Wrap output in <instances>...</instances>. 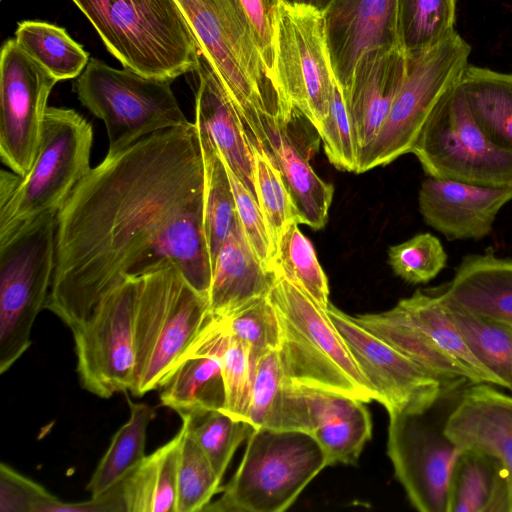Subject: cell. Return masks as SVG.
<instances>
[{
    "label": "cell",
    "instance_id": "6",
    "mask_svg": "<svg viewBox=\"0 0 512 512\" xmlns=\"http://www.w3.org/2000/svg\"><path fill=\"white\" fill-rule=\"evenodd\" d=\"M209 317L208 298L176 267L139 276L129 392L141 397L160 388Z\"/></svg>",
    "mask_w": 512,
    "mask_h": 512
},
{
    "label": "cell",
    "instance_id": "31",
    "mask_svg": "<svg viewBox=\"0 0 512 512\" xmlns=\"http://www.w3.org/2000/svg\"><path fill=\"white\" fill-rule=\"evenodd\" d=\"M289 126L282 129L274 149L275 162L294 204L299 224L323 228L328 219L334 188L321 179L292 141Z\"/></svg>",
    "mask_w": 512,
    "mask_h": 512
},
{
    "label": "cell",
    "instance_id": "42",
    "mask_svg": "<svg viewBox=\"0 0 512 512\" xmlns=\"http://www.w3.org/2000/svg\"><path fill=\"white\" fill-rule=\"evenodd\" d=\"M223 319L230 333L248 349L252 375L258 359L279 347V325L267 296L257 298Z\"/></svg>",
    "mask_w": 512,
    "mask_h": 512
},
{
    "label": "cell",
    "instance_id": "46",
    "mask_svg": "<svg viewBox=\"0 0 512 512\" xmlns=\"http://www.w3.org/2000/svg\"><path fill=\"white\" fill-rule=\"evenodd\" d=\"M56 498L42 485L10 465L3 462L0 464L1 512H45Z\"/></svg>",
    "mask_w": 512,
    "mask_h": 512
},
{
    "label": "cell",
    "instance_id": "26",
    "mask_svg": "<svg viewBox=\"0 0 512 512\" xmlns=\"http://www.w3.org/2000/svg\"><path fill=\"white\" fill-rule=\"evenodd\" d=\"M162 405L183 417L224 410L225 385L219 357L196 338L160 387Z\"/></svg>",
    "mask_w": 512,
    "mask_h": 512
},
{
    "label": "cell",
    "instance_id": "45",
    "mask_svg": "<svg viewBox=\"0 0 512 512\" xmlns=\"http://www.w3.org/2000/svg\"><path fill=\"white\" fill-rule=\"evenodd\" d=\"M227 171L235 197L238 219L244 234L261 264L271 272L273 248L259 203L228 167Z\"/></svg>",
    "mask_w": 512,
    "mask_h": 512
},
{
    "label": "cell",
    "instance_id": "4",
    "mask_svg": "<svg viewBox=\"0 0 512 512\" xmlns=\"http://www.w3.org/2000/svg\"><path fill=\"white\" fill-rule=\"evenodd\" d=\"M123 68L173 81L195 72L199 48L175 0H72Z\"/></svg>",
    "mask_w": 512,
    "mask_h": 512
},
{
    "label": "cell",
    "instance_id": "28",
    "mask_svg": "<svg viewBox=\"0 0 512 512\" xmlns=\"http://www.w3.org/2000/svg\"><path fill=\"white\" fill-rule=\"evenodd\" d=\"M183 428L120 484L124 512H176L177 469Z\"/></svg>",
    "mask_w": 512,
    "mask_h": 512
},
{
    "label": "cell",
    "instance_id": "18",
    "mask_svg": "<svg viewBox=\"0 0 512 512\" xmlns=\"http://www.w3.org/2000/svg\"><path fill=\"white\" fill-rule=\"evenodd\" d=\"M322 15L330 67L342 95L365 53L400 48L397 0H332Z\"/></svg>",
    "mask_w": 512,
    "mask_h": 512
},
{
    "label": "cell",
    "instance_id": "22",
    "mask_svg": "<svg viewBox=\"0 0 512 512\" xmlns=\"http://www.w3.org/2000/svg\"><path fill=\"white\" fill-rule=\"evenodd\" d=\"M195 124L208 135L231 172L256 197L255 163L244 125L210 65L199 54Z\"/></svg>",
    "mask_w": 512,
    "mask_h": 512
},
{
    "label": "cell",
    "instance_id": "47",
    "mask_svg": "<svg viewBox=\"0 0 512 512\" xmlns=\"http://www.w3.org/2000/svg\"><path fill=\"white\" fill-rule=\"evenodd\" d=\"M235 2L250 26L269 72L276 80L275 29L281 0H235Z\"/></svg>",
    "mask_w": 512,
    "mask_h": 512
},
{
    "label": "cell",
    "instance_id": "3",
    "mask_svg": "<svg viewBox=\"0 0 512 512\" xmlns=\"http://www.w3.org/2000/svg\"><path fill=\"white\" fill-rule=\"evenodd\" d=\"M268 298L278 320V351L291 385L378 402L375 388L361 372L327 309L278 275H274Z\"/></svg>",
    "mask_w": 512,
    "mask_h": 512
},
{
    "label": "cell",
    "instance_id": "39",
    "mask_svg": "<svg viewBox=\"0 0 512 512\" xmlns=\"http://www.w3.org/2000/svg\"><path fill=\"white\" fill-rule=\"evenodd\" d=\"M181 419L183 437L177 469L176 512H199L220 493L222 479L192 435L188 419Z\"/></svg>",
    "mask_w": 512,
    "mask_h": 512
},
{
    "label": "cell",
    "instance_id": "7",
    "mask_svg": "<svg viewBox=\"0 0 512 512\" xmlns=\"http://www.w3.org/2000/svg\"><path fill=\"white\" fill-rule=\"evenodd\" d=\"M327 466L324 451L310 434L255 428L237 470L221 486V496L203 511H285Z\"/></svg>",
    "mask_w": 512,
    "mask_h": 512
},
{
    "label": "cell",
    "instance_id": "27",
    "mask_svg": "<svg viewBox=\"0 0 512 512\" xmlns=\"http://www.w3.org/2000/svg\"><path fill=\"white\" fill-rule=\"evenodd\" d=\"M246 421L254 429L309 432L303 394L287 381L278 349L261 356L255 365Z\"/></svg>",
    "mask_w": 512,
    "mask_h": 512
},
{
    "label": "cell",
    "instance_id": "40",
    "mask_svg": "<svg viewBox=\"0 0 512 512\" xmlns=\"http://www.w3.org/2000/svg\"><path fill=\"white\" fill-rule=\"evenodd\" d=\"M188 419L195 440L208 457L220 479L239 445L249 438L254 427L222 410H212Z\"/></svg>",
    "mask_w": 512,
    "mask_h": 512
},
{
    "label": "cell",
    "instance_id": "20",
    "mask_svg": "<svg viewBox=\"0 0 512 512\" xmlns=\"http://www.w3.org/2000/svg\"><path fill=\"white\" fill-rule=\"evenodd\" d=\"M495 387L471 384L446 417L443 429L461 448L483 452L498 463L512 512V395Z\"/></svg>",
    "mask_w": 512,
    "mask_h": 512
},
{
    "label": "cell",
    "instance_id": "10",
    "mask_svg": "<svg viewBox=\"0 0 512 512\" xmlns=\"http://www.w3.org/2000/svg\"><path fill=\"white\" fill-rule=\"evenodd\" d=\"M171 80L149 78L90 59L76 82L80 102L106 127L115 155L139 139L190 122L171 89Z\"/></svg>",
    "mask_w": 512,
    "mask_h": 512
},
{
    "label": "cell",
    "instance_id": "48",
    "mask_svg": "<svg viewBox=\"0 0 512 512\" xmlns=\"http://www.w3.org/2000/svg\"><path fill=\"white\" fill-rule=\"evenodd\" d=\"M289 6L306 7L323 13L332 0H281Z\"/></svg>",
    "mask_w": 512,
    "mask_h": 512
},
{
    "label": "cell",
    "instance_id": "24",
    "mask_svg": "<svg viewBox=\"0 0 512 512\" xmlns=\"http://www.w3.org/2000/svg\"><path fill=\"white\" fill-rule=\"evenodd\" d=\"M273 280L274 274L261 264L238 219L212 268L210 316L226 318L251 301L267 296Z\"/></svg>",
    "mask_w": 512,
    "mask_h": 512
},
{
    "label": "cell",
    "instance_id": "25",
    "mask_svg": "<svg viewBox=\"0 0 512 512\" xmlns=\"http://www.w3.org/2000/svg\"><path fill=\"white\" fill-rule=\"evenodd\" d=\"M440 290L466 311L512 326V259L492 248L466 255Z\"/></svg>",
    "mask_w": 512,
    "mask_h": 512
},
{
    "label": "cell",
    "instance_id": "14",
    "mask_svg": "<svg viewBox=\"0 0 512 512\" xmlns=\"http://www.w3.org/2000/svg\"><path fill=\"white\" fill-rule=\"evenodd\" d=\"M275 76L289 105L319 133L335 86L322 13L280 3L275 29Z\"/></svg>",
    "mask_w": 512,
    "mask_h": 512
},
{
    "label": "cell",
    "instance_id": "19",
    "mask_svg": "<svg viewBox=\"0 0 512 512\" xmlns=\"http://www.w3.org/2000/svg\"><path fill=\"white\" fill-rule=\"evenodd\" d=\"M512 188L477 186L428 177L420 187L419 211L427 225L447 240L487 237Z\"/></svg>",
    "mask_w": 512,
    "mask_h": 512
},
{
    "label": "cell",
    "instance_id": "2",
    "mask_svg": "<svg viewBox=\"0 0 512 512\" xmlns=\"http://www.w3.org/2000/svg\"><path fill=\"white\" fill-rule=\"evenodd\" d=\"M198 45L236 109L253 151L275 162L281 131L296 111L269 72L235 0H175Z\"/></svg>",
    "mask_w": 512,
    "mask_h": 512
},
{
    "label": "cell",
    "instance_id": "17",
    "mask_svg": "<svg viewBox=\"0 0 512 512\" xmlns=\"http://www.w3.org/2000/svg\"><path fill=\"white\" fill-rule=\"evenodd\" d=\"M427 413H388L387 453L415 509L447 512L450 476L463 448L445 434L443 425L430 422Z\"/></svg>",
    "mask_w": 512,
    "mask_h": 512
},
{
    "label": "cell",
    "instance_id": "13",
    "mask_svg": "<svg viewBox=\"0 0 512 512\" xmlns=\"http://www.w3.org/2000/svg\"><path fill=\"white\" fill-rule=\"evenodd\" d=\"M137 299L138 277H127L71 330L80 384L100 398L125 393L133 385Z\"/></svg>",
    "mask_w": 512,
    "mask_h": 512
},
{
    "label": "cell",
    "instance_id": "30",
    "mask_svg": "<svg viewBox=\"0 0 512 512\" xmlns=\"http://www.w3.org/2000/svg\"><path fill=\"white\" fill-rule=\"evenodd\" d=\"M460 87L485 135L512 152V73L468 65Z\"/></svg>",
    "mask_w": 512,
    "mask_h": 512
},
{
    "label": "cell",
    "instance_id": "32",
    "mask_svg": "<svg viewBox=\"0 0 512 512\" xmlns=\"http://www.w3.org/2000/svg\"><path fill=\"white\" fill-rule=\"evenodd\" d=\"M129 404V419L117 430L108 449L100 459L86 487L91 497L102 495L118 486L145 456L147 428L156 413L153 407L145 403Z\"/></svg>",
    "mask_w": 512,
    "mask_h": 512
},
{
    "label": "cell",
    "instance_id": "21",
    "mask_svg": "<svg viewBox=\"0 0 512 512\" xmlns=\"http://www.w3.org/2000/svg\"><path fill=\"white\" fill-rule=\"evenodd\" d=\"M406 71L407 57L399 47L368 51L358 61L350 86L343 94L358 162L385 122Z\"/></svg>",
    "mask_w": 512,
    "mask_h": 512
},
{
    "label": "cell",
    "instance_id": "36",
    "mask_svg": "<svg viewBox=\"0 0 512 512\" xmlns=\"http://www.w3.org/2000/svg\"><path fill=\"white\" fill-rule=\"evenodd\" d=\"M17 44L58 81L79 77L89 54L62 27L26 20L15 31Z\"/></svg>",
    "mask_w": 512,
    "mask_h": 512
},
{
    "label": "cell",
    "instance_id": "12",
    "mask_svg": "<svg viewBox=\"0 0 512 512\" xmlns=\"http://www.w3.org/2000/svg\"><path fill=\"white\" fill-rule=\"evenodd\" d=\"M411 153L429 177L512 188V152L485 135L470 111L460 83L431 113Z\"/></svg>",
    "mask_w": 512,
    "mask_h": 512
},
{
    "label": "cell",
    "instance_id": "16",
    "mask_svg": "<svg viewBox=\"0 0 512 512\" xmlns=\"http://www.w3.org/2000/svg\"><path fill=\"white\" fill-rule=\"evenodd\" d=\"M327 313L388 413H427L451 386L331 303Z\"/></svg>",
    "mask_w": 512,
    "mask_h": 512
},
{
    "label": "cell",
    "instance_id": "34",
    "mask_svg": "<svg viewBox=\"0 0 512 512\" xmlns=\"http://www.w3.org/2000/svg\"><path fill=\"white\" fill-rule=\"evenodd\" d=\"M196 339L221 362L225 385L224 412L246 421L252 386V366L247 347L227 328L223 319L209 317Z\"/></svg>",
    "mask_w": 512,
    "mask_h": 512
},
{
    "label": "cell",
    "instance_id": "38",
    "mask_svg": "<svg viewBox=\"0 0 512 512\" xmlns=\"http://www.w3.org/2000/svg\"><path fill=\"white\" fill-rule=\"evenodd\" d=\"M293 221L284 230L279 241L271 272L281 276L306 294L314 303L327 309L329 285L309 239Z\"/></svg>",
    "mask_w": 512,
    "mask_h": 512
},
{
    "label": "cell",
    "instance_id": "44",
    "mask_svg": "<svg viewBox=\"0 0 512 512\" xmlns=\"http://www.w3.org/2000/svg\"><path fill=\"white\" fill-rule=\"evenodd\" d=\"M328 160L337 169L356 172L358 153L350 116L335 81L328 115L318 133Z\"/></svg>",
    "mask_w": 512,
    "mask_h": 512
},
{
    "label": "cell",
    "instance_id": "9",
    "mask_svg": "<svg viewBox=\"0 0 512 512\" xmlns=\"http://www.w3.org/2000/svg\"><path fill=\"white\" fill-rule=\"evenodd\" d=\"M354 318L450 385L468 382L501 387L499 380L467 347L440 291L417 290L390 310L359 314Z\"/></svg>",
    "mask_w": 512,
    "mask_h": 512
},
{
    "label": "cell",
    "instance_id": "41",
    "mask_svg": "<svg viewBox=\"0 0 512 512\" xmlns=\"http://www.w3.org/2000/svg\"><path fill=\"white\" fill-rule=\"evenodd\" d=\"M257 201L267 224L275 256L281 236L298 216L281 171L264 151H253ZM274 260V258H273Z\"/></svg>",
    "mask_w": 512,
    "mask_h": 512
},
{
    "label": "cell",
    "instance_id": "23",
    "mask_svg": "<svg viewBox=\"0 0 512 512\" xmlns=\"http://www.w3.org/2000/svg\"><path fill=\"white\" fill-rule=\"evenodd\" d=\"M308 414L309 434L324 451L329 466L357 463L372 436L365 402L329 391L298 386Z\"/></svg>",
    "mask_w": 512,
    "mask_h": 512
},
{
    "label": "cell",
    "instance_id": "33",
    "mask_svg": "<svg viewBox=\"0 0 512 512\" xmlns=\"http://www.w3.org/2000/svg\"><path fill=\"white\" fill-rule=\"evenodd\" d=\"M439 291L471 353L512 392V326L466 311Z\"/></svg>",
    "mask_w": 512,
    "mask_h": 512
},
{
    "label": "cell",
    "instance_id": "37",
    "mask_svg": "<svg viewBox=\"0 0 512 512\" xmlns=\"http://www.w3.org/2000/svg\"><path fill=\"white\" fill-rule=\"evenodd\" d=\"M397 19L401 50L418 55L455 31L456 0H397Z\"/></svg>",
    "mask_w": 512,
    "mask_h": 512
},
{
    "label": "cell",
    "instance_id": "35",
    "mask_svg": "<svg viewBox=\"0 0 512 512\" xmlns=\"http://www.w3.org/2000/svg\"><path fill=\"white\" fill-rule=\"evenodd\" d=\"M198 133L205 169L204 229L213 268L221 246L238 221V214L226 163L208 135L199 129Z\"/></svg>",
    "mask_w": 512,
    "mask_h": 512
},
{
    "label": "cell",
    "instance_id": "15",
    "mask_svg": "<svg viewBox=\"0 0 512 512\" xmlns=\"http://www.w3.org/2000/svg\"><path fill=\"white\" fill-rule=\"evenodd\" d=\"M58 80L16 42L0 54V156L23 176L37 154L50 92Z\"/></svg>",
    "mask_w": 512,
    "mask_h": 512
},
{
    "label": "cell",
    "instance_id": "8",
    "mask_svg": "<svg viewBox=\"0 0 512 512\" xmlns=\"http://www.w3.org/2000/svg\"><path fill=\"white\" fill-rule=\"evenodd\" d=\"M59 210L45 212L0 238V373L31 345L34 321L49 295Z\"/></svg>",
    "mask_w": 512,
    "mask_h": 512
},
{
    "label": "cell",
    "instance_id": "29",
    "mask_svg": "<svg viewBox=\"0 0 512 512\" xmlns=\"http://www.w3.org/2000/svg\"><path fill=\"white\" fill-rule=\"evenodd\" d=\"M447 512H510L507 483L494 459L475 449L461 451L450 476Z\"/></svg>",
    "mask_w": 512,
    "mask_h": 512
},
{
    "label": "cell",
    "instance_id": "5",
    "mask_svg": "<svg viewBox=\"0 0 512 512\" xmlns=\"http://www.w3.org/2000/svg\"><path fill=\"white\" fill-rule=\"evenodd\" d=\"M91 124L73 109L47 108L34 162L20 176H0V238L39 215L59 210L90 171Z\"/></svg>",
    "mask_w": 512,
    "mask_h": 512
},
{
    "label": "cell",
    "instance_id": "1",
    "mask_svg": "<svg viewBox=\"0 0 512 512\" xmlns=\"http://www.w3.org/2000/svg\"><path fill=\"white\" fill-rule=\"evenodd\" d=\"M205 169L195 123L147 135L106 155L58 211L45 309L70 330L127 277L174 266L208 298Z\"/></svg>",
    "mask_w": 512,
    "mask_h": 512
},
{
    "label": "cell",
    "instance_id": "11",
    "mask_svg": "<svg viewBox=\"0 0 512 512\" xmlns=\"http://www.w3.org/2000/svg\"><path fill=\"white\" fill-rule=\"evenodd\" d=\"M472 47L456 30L431 49L407 57L404 81L356 173L384 166L411 150L431 113L462 78Z\"/></svg>",
    "mask_w": 512,
    "mask_h": 512
},
{
    "label": "cell",
    "instance_id": "43",
    "mask_svg": "<svg viewBox=\"0 0 512 512\" xmlns=\"http://www.w3.org/2000/svg\"><path fill=\"white\" fill-rule=\"evenodd\" d=\"M447 260L440 240L428 232L417 234L388 250V262L394 273L411 284L431 281L446 267Z\"/></svg>",
    "mask_w": 512,
    "mask_h": 512
}]
</instances>
